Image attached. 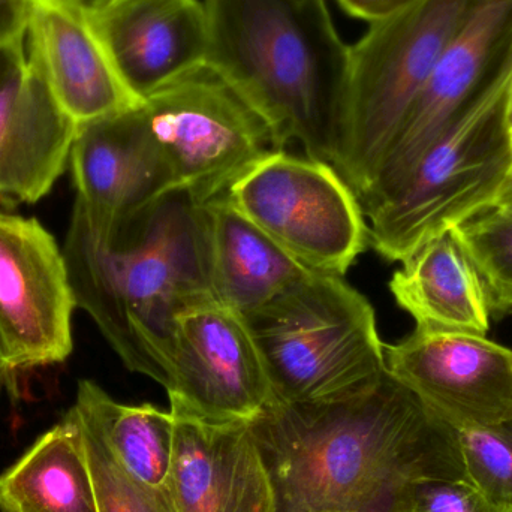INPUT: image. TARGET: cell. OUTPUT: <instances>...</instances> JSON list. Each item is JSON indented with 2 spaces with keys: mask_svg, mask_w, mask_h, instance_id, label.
<instances>
[{
  "mask_svg": "<svg viewBox=\"0 0 512 512\" xmlns=\"http://www.w3.org/2000/svg\"><path fill=\"white\" fill-rule=\"evenodd\" d=\"M251 423L279 512H390L415 481L465 478L457 430L387 370L333 402H270Z\"/></svg>",
  "mask_w": 512,
  "mask_h": 512,
  "instance_id": "obj_1",
  "label": "cell"
},
{
  "mask_svg": "<svg viewBox=\"0 0 512 512\" xmlns=\"http://www.w3.org/2000/svg\"><path fill=\"white\" fill-rule=\"evenodd\" d=\"M62 251L77 307L131 372L164 387L177 316L215 297L204 204L170 194L111 231L74 209Z\"/></svg>",
  "mask_w": 512,
  "mask_h": 512,
  "instance_id": "obj_2",
  "label": "cell"
},
{
  "mask_svg": "<svg viewBox=\"0 0 512 512\" xmlns=\"http://www.w3.org/2000/svg\"><path fill=\"white\" fill-rule=\"evenodd\" d=\"M207 65L261 117L276 150L330 162L351 47L327 0H203Z\"/></svg>",
  "mask_w": 512,
  "mask_h": 512,
  "instance_id": "obj_3",
  "label": "cell"
},
{
  "mask_svg": "<svg viewBox=\"0 0 512 512\" xmlns=\"http://www.w3.org/2000/svg\"><path fill=\"white\" fill-rule=\"evenodd\" d=\"M245 318L271 402H333L360 393L387 370L375 310L343 276L312 271Z\"/></svg>",
  "mask_w": 512,
  "mask_h": 512,
  "instance_id": "obj_4",
  "label": "cell"
},
{
  "mask_svg": "<svg viewBox=\"0 0 512 512\" xmlns=\"http://www.w3.org/2000/svg\"><path fill=\"white\" fill-rule=\"evenodd\" d=\"M512 56L450 128L421 156L402 186L366 216L369 245L403 262L439 234L493 207L511 173L505 99Z\"/></svg>",
  "mask_w": 512,
  "mask_h": 512,
  "instance_id": "obj_5",
  "label": "cell"
},
{
  "mask_svg": "<svg viewBox=\"0 0 512 512\" xmlns=\"http://www.w3.org/2000/svg\"><path fill=\"white\" fill-rule=\"evenodd\" d=\"M469 0H417L372 21L351 47L330 164L357 198L426 89Z\"/></svg>",
  "mask_w": 512,
  "mask_h": 512,
  "instance_id": "obj_6",
  "label": "cell"
},
{
  "mask_svg": "<svg viewBox=\"0 0 512 512\" xmlns=\"http://www.w3.org/2000/svg\"><path fill=\"white\" fill-rule=\"evenodd\" d=\"M141 107L167 195L201 206L276 150L261 117L207 63L159 87Z\"/></svg>",
  "mask_w": 512,
  "mask_h": 512,
  "instance_id": "obj_7",
  "label": "cell"
},
{
  "mask_svg": "<svg viewBox=\"0 0 512 512\" xmlns=\"http://www.w3.org/2000/svg\"><path fill=\"white\" fill-rule=\"evenodd\" d=\"M225 195L309 270L343 276L369 246L360 201L330 162L273 150Z\"/></svg>",
  "mask_w": 512,
  "mask_h": 512,
  "instance_id": "obj_8",
  "label": "cell"
},
{
  "mask_svg": "<svg viewBox=\"0 0 512 512\" xmlns=\"http://www.w3.org/2000/svg\"><path fill=\"white\" fill-rule=\"evenodd\" d=\"M512 56V0H469L465 14L375 177L358 197L364 216L387 201L421 156Z\"/></svg>",
  "mask_w": 512,
  "mask_h": 512,
  "instance_id": "obj_9",
  "label": "cell"
},
{
  "mask_svg": "<svg viewBox=\"0 0 512 512\" xmlns=\"http://www.w3.org/2000/svg\"><path fill=\"white\" fill-rule=\"evenodd\" d=\"M164 388L170 409L216 424L255 420L273 399L248 321L215 297L177 316Z\"/></svg>",
  "mask_w": 512,
  "mask_h": 512,
  "instance_id": "obj_10",
  "label": "cell"
},
{
  "mask_svg": "<svg viewBox=\"0 0 512 512\" xmlns=\"http://www.w3.org/2000/svg\"><path fill=\"white\" fill-rule=\"evenodd\" d=\"M77 309L65 255L38 219L0 210V363L6 372L63 363Z\"/></svg>",
  "mask_w": 512,
  "mask_h": 512,
  "instance_id": "obj_11",
  "label": "cell"
},
{
  "mask_svg": "<svg viewBox=\"0 0 512 512\" xmlns=\"http://www.w3.org/2000/svg\"><path fill=\"white\" fill-rule=\"evenodd\" d=\"M385 369L453 429L512 421V351L486 336L415 327L385 345Z\"/></svg>",
  "mask_w": 512,
  "mask_h": 512,
  "instance_id": "obj_12",
  "label": "cell"
},
{
  "mask_svg": "<svg viewBox=\"0 0 512 512\" xmlns=\"http://www.w3.org/2000/svg\"><path fill=\"white\" fill-rule=\"evenodd\" d=\"M78 126L21 38L0 47V207L38 203L71 158Z\"/></svg>",
  "mask_w": 512,
  "mask_h": 512,
  "instance_id": "obj_13",
  "label": "cell"
},
{
  "mask_svg": "<svg viewBox=\"0 0 512 512\" xmlns=\"http://www.w3.org/2000/svg\"><path fill=\"white\" fill-rule=\"evenodd\" d=\"M90 23L128 89L143 101L206 65L203 0H84Z\"/></svg>",
  "mask_w": 512,
  "mask_h": 512,
  "instance_id": "obj_14",
  "label": "cell"
},
{
  "mask_svg": "<svg viewBox=\"0 0 512 512\" xmlns=\"http://www.w3.org/2000/svg\"><path fill=\"white\" fill-rule=\"evenodd\" d=\"M176 418L168 492L176 512H279L276 487L251 421Z\"/></svg>",
  "mask_w": 512,
  "mask_h": 512,
  "instance_id": "obj_15",
  "label": "cell"
},
{
  "mask_svg": "<svg viewBox=\"0 0 512 512\" xmlns=\"http://www.w3.org/2000/svg\"><path fill=\"white\" fill-rule=\"evenodd\" d=\"M74 209L96 231H111L167 197L143 107L78 126L71 158Z\"/></svg>",
  "mask_w": 512,
  "mask_h": 512,
  "instance_id": "obj_16",
  "label": "cell"
},
{
  "mask_svg": "<svg viewBox=\"0 0 512 512\" xmlns=\"http://www.w3.org/2000/svg\"><path fill=\"white\" fill-rule=\"evenodd\" d=\"M27 44L57 104L75 125L143 104L111 62L84 0H32Z\"/></svg>",
  "mask_w": 512,
  "mask_h": 512,
  "instance_id": "obj_17",
  "label": "cell"
},
{
  "mask_svg": "<svg viewBox=\"0 0 512 512\" xmlns=\"http://www.w3.org/2000/svg\"><path fill=\"white\" fill-rule=\"evenodd\" d=\"M402 264L391 277L390 291L418 328L489 333L492 312L486 286L456 228L439 234Z\"/></svg>",
  "mask_w": 512,
  "mask_h": 512,
  "instance_id": "obj_18",
  "label": "cell"
},
{
  "mask_svg": "<svg viewBox=\"0 0 512 512\" xmlns=\"http://www.w3.org/2000/svg\"><path fill=\"white\" fill-rule=\"evenodd\" d=\"M204 212L213 295L243 316L267 306L312 273L262 233L227 195L204 204Z\"/></svg>",
  "mask_w": 512,
  "mask_h": 512,
  "instance_id": "obj_19",
  "label": "cell"
},
{
  "mask_svg": "<svg viewBox=\"0 0 512 512\" xmlns=\"http://www.w3.org/2000/svg\"><path fill=\"white\" fill-rule=\"evenodd\" d=\"M0 512H98L74 408L0 475Z\"/></svg>",
  "mask_w": 512,
  "mask_h": 512,
  "instance_id": "obj_20",
  "label": "cell"
},
{
  "mask_svg": "<svg viewBox=\"0 0 512 512\" xmlns=\"http://www.w3.org/2000/svg\"><path fill=\"white\" fill-rule=\"evenodd\" d=\"M75 411L89 421L120 465L153 489H168L176 439L173 412L125 405L89 379L78 382Z\"/></svg>",
  "mask_w": 512,
  "mask_h": 512,
  "instance_id": "obj_21",
  "label": "cell"
},
{
  "mask_svg": "<svg viewBox=\"0 0 512 512\" xmlns=\"http://www.w3.org/2000/svg\"><path fill=\"white\" fill-rule=\"evenodd\" d=\"M456 231L483 277L490 312L512 315V209L489 207Z\"/></svg>",
  "mask_w": 512,
  "mask_h": 512,
  "instance_id": "obj_22",
  "label": "cell"
},
{
  "mask_svg": "<svg viewBox=\"0 0 512 512\" xmlns=\"http://www.w3.org/2000/svg\"><path fill=\"white\" fill-rule=\"evenodd\" d=\"M77 417L98 512H176L168 489H153L132 477L111 453L98 430L78 412Z\"/></svg>",
  "mask_w": 512,
  "mask_h": 512,
  "instance_id": "obj_23",
  "label": "cell"
},
{
  "mask_svg": "<svg viewBox=\"0 0 512 512\" xmlns=\"http://www.w3.org/2000/svg\"><path fill=\"white\" fill-rule=\"evenodd\" d=\"M465 478L502 512H512V421L457 430Z\"/></svg>",
  "mask_w": 512,
  "mask_h": 512,
  "instance_id": "obj_24",
  "label": "cell"
},
{
  "mask_svg": "<svg viewBox=\"0 0 512 512\" xmlns=\"http://www.w3.org/2000/svg\"><path fill=\"white\" fill-rule=\"evenodd\" d=\"M390 512H502L466 478L423 480L406 486Z\"/></svg>",
  "mask_w": 512,
  "mask_h": 512,
  "instance_id": "obj_25",
  "label": "cell"
},
{
  "mask_svg": "<svg viewBox=\"0 0 512 512\" xmlns=\"http://www.w3.org/2000/svg\"><path fill=\"white\" fill-rule=\"evenodd\" d=\"M343 11L357 20L372 21L387 17L417 0H336Z\"/></svg>",
  "mask_w": 512,
  "mask_h": 512,
  "instance_id": "obj_26",
  "label": "cell"
},
{
  "mask_svg": "<svg viewBox=\"0 0 512 512\" xmlns=\"http://www.w3.org/2000/svg\"><path fill=\"white\" fill-rule=\"evenodd\" d=\"M29 5L18 0H0V47L26 33Z\"/></svg>",
  "mask_w": 512,
  "mask_h": 512,
  "instance_id": "obj_27",
  "label": "cell"
},
{
  "mask_svg": "<svg viewBox=\"0 0 512 512\" xmlns=\"http://www.w3.org/2000/svg\"><path fill=\"white\" fill-rule=\"evenodd\" d=\"M495 206L512 209V179H508L507 182H505L504 188H502Z\"/></svg>",
  "mask_w": 512,
  "mask_h": 512,
  "instance_id": "obj_28",
  "label": "cell"
},
{
  "mask_svg": "<svg viewBox=\"0 0 512 512\" xmlns=\"http://www.w3.org/2000/svg\"><path fill=\"white\" fill-rule=\"evenodd\" d=\"M505 122H507L508 132L512 138V75L507 90V99H505Z\"/></svg>",
  "mask_w": 512,
  "mask_h": 512,
  "instance_id": "obj_29",
  "label": "cell"
},
{
  "mask_svg": "<svg viewBox=\"0 0 512 512\" xmlns=\"http://www.w3.org/2000/svg\"><path fill=\"white\" fill-rule=\"evenodd\" d=\"M9 373L6 372L5 367L0 364V399H2L3 388H5L6 379H8Z\"/></svg>",
  "mask_w": 512,
  "mask_h": 512,
  "instance_id": "obj_30",
  "label": "cell"
},
{
  "mask_svg": "<svg viewBox=\"0 0 512 512\" xmlns=\"http://www.w3.org/2000/svg\"><path fill=\"white\" fill-rule=\"evenodd\" d=\"M511 155H512V138H511ZM510 179H512V161H511V173H510Z\"/></svg>",
  "mask_w": 512,
  "mask_h": 512,
  "instance_id": "obj_31",
  "label": "cell"
},
{
  "mask_svg": "<svg viewBox=\"0 0 512 512\" xmlns=\"http://www.w3.org/2000/svg\"><path fill=\"white\" fill-rule=\"evenodd\" d=\"M18 2H26V3H30V2H32V0H18Z\"/></svg>",
  "mask_w": 512,
  "mask_h": 512,
  "instance_id": "obj_32",
  "label": "cell"
},
{
  "mask_svg": "<svg viewBox=\"0 0 512 512\" xmlns=\"http://www.w3.org/2000/svg\"><path fill=\"white\" fill-rule=\"evenodd\" d=\"M0 364H2V363H0Z\"/></svg>",
  "mask_w": 512,
  "mask_h": 512,
  "instance_id": "obj_33",
  "label": "cell"
}]
</instances>
